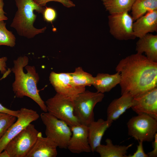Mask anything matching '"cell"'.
I'll list each match as a JSON object with an SVG mask.
<instances>
[{
	"instance_id": "1",
	"label": "cell",
	"mask_w": 157,
	"mask_h": 157,
	"mask_svg": "<svg viewBox=\"0 0 157 157\" xmlns=\"http://www.w3.org/2000/svg\"><path fill=\"white\" fill-rule=\"evenodd\" d=\"M120 76L121 94L133 97L157 87V63L136 53L122 59L115 68Z\"/></svg>"
},
{
	"instance_id": "2",
	"label": "cell",
	"mask_w": 157,
	"mask_h": 157,
	"mask_svg": "<svg viewBox=\"0 0 157 157\" xmlns=\"http://www.w3.org/2000/svg\"><path fill=\"white\" fill-rule=\"evenodd\" d=\"M28 61L26 56H20L14 60V66L11 69L15 75L13 91L17 97H28L35 101L42 110L47 112L46 105L40 96L37 87L39 75L34 66H27Z\"/></svg>"
},
{
	"instance_id": "3",
	"label": "cell",
	"mask_w": 157,
	"mask_h": 157,
	"mask_svg": "<svg viewBox=\"0 0 157 157\" xmlns=\"http://www.w3.org/2000/svg\"><path fill=\"white\" fill-rule=\"evenodd\" d=\"M17 10L10 26L14 28L20 36L28 39L33 38L37 35L44 33L47 28L40 29L33 26L37 18L34 13L35 11L42 13L45 8L36 3L33 0H15Z\"/></svg>"
},
{
	"instance_id": "4",
	"label": "cell",
	"mask_w": 157,
	"mask_h": 157,
	"mask_svg": "<svg viewBox=\"0 0 157 157\" xmlns=\"http://www.w3.org/2000/svg\"><path fill=\"white\" fill-rule=\"evenodd\" d=\"M104 96V93L85 90L74 100V114L81 124L88 126L94 121V108Z\"/></svg>"
},
{
	"instance_id": "5",
	"label": "cell",
	"mask_w": 157,
	"mask_h": 157,
	"mask_svg": "<svg viewBox=\"0 0 157 157\" xmlns=\"http://www.w3.org/2000/svg\"><path fill=\"white\" fill-rule=\"evenodd\" d=\"M42 121L45 126V134L61 149H67L72 135L70 127L65 122L48 112L40 115Z\"/></svg>"
},
{
	"instance_id": "6",
	"label": "cell",
	"mask_w": 157,
	"mask_h": 157,
	"mask_svg": "<svg viewBox=\"0 0 157 157\" xmlns=\"http://www.w3.org/2000/svg\"><path fill=\"white\" fill-rule=\"evenodd\" d=\"M138 115L127 123L128 135L138 141H152L157 132V120L146 114Z\"/></svg>"
},
{
	"instance_id": "7",
	"label": "cell",
	"mask_w": 157,
	"mask_h": 157,
	"mask_svg": "<svg viewBox=\"0 0 157 157\" xmlns=\"http://www.w3.org/2000/svg\"><path fill=\"white\" fill-rule=\"evenodd\" d=\"M41 133L30 123L9 142L4 150L10 157H26Z\"/></svg>"
},
{
	"instance_id": "8",
	"label": "cell",
	"mask_w": 157,
	"mask_h": 157,
	"mask_svg": "<svg viewBox=\"0 0 157 157\" xmlns=\"http://www.w3.org/2000/svg\"><path fill=\"white\" fill-rule=\"evenodd\" d=\"M47 112L65 122L70 127L81 124L74 114V100L56 93L45 102Z\"/></svg>"
},
{
	"instance_id": "9",
	"label": "cell",
	"mask_w": 157,
	"mask_h": 157,
	"mask_svg": "<svg viewBox=\"0 0 157 157\" xmlns=\"http://www.w3.org/2000/svg\"><path fill=\"white\" fill-rule=\"evenodd\" d=\"M128 12L110 14L108 16L110 32L117 40H127L136 38L133 30L134 20Z\"/></svg>"
},
{
	"instance_id": "10",
	"label": "cell",
	"mask_w": 157,
	"mask_h": 157,
	"mask_svg": "<svg viewBox=\"0 0 157 157\" xmlns=\"http://www.w3.org/2000/svg\"><path fill=\"white\" fill-rule=\"evenodd\" d=\"M16 121L0 139V153L4 151L9 142L32 122L37 120L40 116L37 111L22 108Z\"/></svg>"
},
{
	"instance_id": "11",
	"label": "cell",
	"mask_w": 157,
	"mask_h": 157,
	"mask_svg": "<svg viewBox=\"0 0 157 157\" xmlns=\"http://www.w3.org/2000/svg\"><path fill=\"white\" fill-rule=\"evenodd\" d=\"M49 80L57 93L73 100L79 94L85 90V87L76 86L73 84L69 73L52 72Z\"/></svg>"
},
{
	"instance_id": "12",
	"label": "cell",
	"mask_w": 157,
	"mask_h": 157,
	"mask_svg": "<svg viewBox=\"0 0 157 157\" xmlns=\"http://www.w3.org/2000/svg\"><path fill=\"white\" fill-rule=\"evenodd\" d=\"M131 108L138 114H146L157 120V87L133 97Z\"/></svg>"
},
{
	"instance_id": "13",
	"label": "cell",
	"mask_w": 157,
	"mask_h": 157,
	"mask_svg": "<svg viewBox=\"0 0 157 157\" xmlns=\"http://www.w3.org/2000/svg\"><path fill=\"white\" fill-rule=\"evenodd\" d=\"M70 128L72 135L67 149L74 154L91 151L88 141V126L81 124Z\"/></svg>"
},
{
	"instance_id": "14",
	"label": "cell",
	"mask_w": 157,
	"mask_h": 157,
	"mask_svg": "<svg viewBox=\"0 0 157 157\" xmlns=\"http://www.w3.org/2000/svg\"><path fill=\"white\" fill-rule=\"evenodd\" d=\"M56 144L41 133L26 157H56L58 154Z\"/></svg>"
},
{
	"instance_id": "15",
	"label": "cell",
	"mask_w": 157,
	"mask_h": 157,
	"mask_svg": "<svg viewBox=\"0 0 157 157\" xmlns=\"http://www.w3.org/2000/svg\"><path fill=\"white\" fill-rule=\"evenodd\" d=\"M133 30L136 38H141L157 31V10L150 11L135 21Z\"/></svg>"
},
{
	"instance_id": "16",
	"label": "cell",
	"mask_w": 157,
	"mask_h": 157,
	"mask_svg": "<svg viewBox=\"0 0 157 157\" xmlns=\"http://www.w3.org/2000/svg\"><path fill=\"white\" fill-rule=\"evenodd\" d=\"M121 95L120 97L113 100L109 105L107 110V120L113 122L131 108L133 97L128 93Z\"/></svg>"
},
{
	"instance_id": "17",
	"label": "cell",
	"mask_w": 157,
	"mask_h": 157,
	"mask_svg": "<svg viewBox=\"0 0 157 157\" xmlns=\"http://www.w3.org/2000/svg\"><path fill=\"white\" fill-rule=\"evenodd\" d=\"M112 123L100 118L92 122L88 126V141L92 152L95 151L96 148L101 144L105 131Z\"/></svg>"
},
{
	"instance_id": "18",
	"label": "cell",
	"mask_w": 157,
	"mask_h": 157,
	"mask_svg": "<svg viewBox=\"0 0 157 157\" xmlns=\"http://www.w3.org/2000/svg\"><path fill=\"white\" fill-rule=\"evenodd\" d=\"M137 53H144L148 58L157 63V35L148 33L139 38L136 43Z\"/></svg>"
},
{
	"instance_id": "19",
	"label": "cell",
	"mask_w": 157,
	"mask_h": 157,
	"mask_svg": "<svg viewBox=\"0 0 157 157\" xmlns=\"http://www.w3.org/2000/svg\"><path fill=\"white\" fill-rule=\"evenodd\" d=\"M121 78L119 73L114 74L99 73L94 77L93 85L97 91L102 93L110 91L119 84Z\"/></svg>"
},
{
	"instance_id": "20",
	"label": "cell",
	"mask_w": 157,
	"mask_h": 157,
	"mask_svg": "<svg viewBox=\"0 0 157 157\" xmlns=\"http://www.w3.org/2000/svg\"><path fill=\"white\" fill-rule=\"evenodd\" d=\"M105 142L106 144H101L95 150L101 157H127V151L133 144H131L127 146L114 145L109 138L106 139Z\"/></svg>"
},
{
	"instance_id": "21",
	"label": "cell",
	"mask_w": 157,
	"mask_h": 157,
	"mask_svg": "<svg viewBox=\"0 0 157 157\" xmlns=\"http://www.w3.org/2000/svg\"><path fill=\"white\" fill-rule=\"evenodd\" d=\"M157 10V0H135L132 6V17L134 20L150 11Z\"/></svg>"
},
{
	"instance_id": "22",
	"label": "cell",
	"mask_w": 157,
	"mask_h": 157,
	"mask_svg": "<svg viewBox=\"0 0 157 157\" xmlns=\"http://www.w3.org/2000/svg\"><path fill=\"white\" fill-rule=\"evenodd\" d=\"M110 15L131 10L135 0H101Z\"/></svg>"
},
{
	"instance_id": "23",
	"label": "cell",
	"mask_w": 157,
	"mask_h": 157,
	"mask_svg": "<svg viewBox=\"0 0 157 157\" xmlns=\"http://www.w3.org/2000/svg\"><path fill=\"white\" fill-rule=\"evenodd\" d=\"M69 74L73 83L76 86L85 87L93 85L94 77L84 71L81 67L76 68L74 72Z\"/></svg>"
},
{
	"instance_id": "24",
	"label": "cell",
	"mask_w": 157,
	"mask_h": 157,
	"mask_svg": "<svg viewBox=\"0 0 157 157\" xmlns=\"http://www.w3.org/2000/svg\"><path fill=\"white\" fill-rule=\"evenodd\" d=\"M16 44V38L11 31L6 28V23L4 21H0V46L5 45L10 47Z\"/></svg>"
},
{
	"instance_id": "25",
	"label": "cell",
	"mask_w": 157,
	"mask_h": 157,
	"mask_svg": "<svg viewBox=\"0 0 157 157\" xmlns=\"http://www.w3.org/2000/svg\"><path fill=\"white\" fill-rule=\"evenodd\" d=\"M17 117L12 115L0 113V139L16 121Z\"/></svg>"
},
{
	"instance_id": "26",
	"label": "cell",
	"mask_w": 157,
	"mask_h": 157,
	"mask_svg": "<svg viewBox=\"0 0 157 157\" xmlns=\"http://www.w3.org/2000/svg\"><path fill=\"white\" fill-rule=\"evenodd\" d=\"M42 14L44 20L50 23H52L55 21L57 16L56 10L50 7L45 8Z\"/></svg>"
},
{
	"instance_id": "27",
	"label": "cell",
	"mask_w": 157,
	"mask_h": 157,
	"mask_svg": "<svg viewBox=\"0 0 157 157\" xmlns=\"http://www.w3.org/2000/svg\"><path fill=\"white\" fill-rule=\"evenodd\" d=\"M39 6L44 7L47 3L51 1H56L61 3L64 6L67 8H71L75 6V4L70 0H33Z\"/></svg>"
},
{
	"instance_id": "28",
	"label": "cell",
	"mask_w": 157,
	"mask_h": 157,
	"mask_svg": "<svg viewBox=\"0 0 157 157\" xmlns=\"http://www.w3.org/2000/svg\"><path fill=\"white\" fill-rule=\"evenodd\" d=\"M143 142L139 141L136 151L132 155H129L127 157H148L147 154L145 153L144 150Z\"/></svg>"
},
{
	"instance_id": "29",
	"label": "cell",
	"mask_w": 157,
	"mask_h": 157,
	"mask_svg": "<svg viewBox=\"0 0 157 157\" xmlns=\"http://www.w3.org/2000/svg\"><path fill=\"white\" fill-rule=\"evenodd\" d=\"M7 58L6 57L0 58V71L1 74H3V78H5L11 72V70L10 69L8 70L6 68V61Z\"/></svg>"
},
{
	"instance_id": "30",
	"label": "cell",
	"mask_w": 157,
	"mask_h": 157,
	"mask_svg": "<svg viewBox=\"0 0 157 157\" xmlns=\"http://www.w3.org/2000/svg\"><path fill=\"white\" fill-rule=\"evenodd\" d=\"M19 110H15L9 109L3 106L0 103V113L10 114L15 116L17 118L19 115Z\"/></svg>"
},
{
	"instance_id": "31",
	"label": "cell",
	"mask_w": 157,
	"mask_h": 157,
	"mask_svg": "<svg viewBox=\"0 0 157 157\" xmlns=\"http://www.w3.org/2000/svg\"><path fill=\"white\" fill-rule=\"evenodd\" d=\"M154 140L152 143L153 150L148 153V157H157V133L155 134Z\"/></svg>"
},
{
	"instance_id": "32",
	"label": "cell",
	"mask_w": 157,
	"mask_h": 157,
	"mask_svg": "<svg viewBox=\"0 0 157 157\" xmlns=\"http://www.w3.org/2000/svg\"><path fill=\"white\" fill-rule=\"evenodd\" d=\"M4 5L3 0H0V21L7 20L8 19L5 15L6 13L3 10Z\"/></svg>"
},
{
	"instance_id": "33",
	"label": "cell",
	"mask_w": 157,
	"mask_h": 157,
	"mask_svg": "<svg viewBox=\"0 0 157 157\" xmlns=\"http://www.w3.org/2000/svg\"><path fill=\"white\" fill-rule=\"evenodd\" d=\"M0 157H10L7 152L5 150L0 153Z\"/></svg>"
}]
</instances>
